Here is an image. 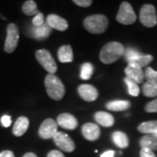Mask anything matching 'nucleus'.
I'll list each match as a JSON object with an SVG mask.
<instances>
[{
	"label": "nucleus",
	"instance_id": "f257e3e1",
	"mask_svg": "<svg viewBox=\"0 0 157 157\" xmlns=\"http://www.w3.org/2000/svg\"><path fill=\"white\" fill-rule=\"evenodd\" d=\"M125 48L119 42H109L104 45L100 52V59L104 64H112L124 55Z\"/></svg>",
	"mask_w": 157,
	"mask_h": 157
},
{
	"label": "nucleus",
	"instance_id": "f03ea898",
	"mask_svg": "<svg viewBox=\"0 0 157 157\" xmlns=\"http://www.w3.org/2000/svg\"><path fill=\"white\" fill-rule=\"evenodd\" d=\"M45 86L48 96L54 101L62 100L66 94L65 86L55 74L48 73L46 75L45 78Z\"/></svg>",
	"mask_w": 157,
	"mask_h": 157
},
{
	"label": "nucleus",
	"instance_id": "7ed1b4c3",
	"mask_svg": "<svg viewBox=\"0 0 157 157\" xmlns=\"http://www.w3.org/2000/svg\"><path fill=\"white\" fill-rule=\"evenodd\" d=\"M83 25L87 32L93 34H101L106 32L108 26V19L105 15L95 14L86 17Z\"/></svg>",
	"mask_w": 157,
	"mask_h": 157
},
{
	"label": "nucleus",
	"instance_id": "20e7f679",
	"mask_svg": "<svg viewBox=\"0 0 157 157\" xmlns=\"http://www.w3.org/2000/svg\"><path fill=\"white\" fill-rule=\"evenodd\" d=\"M35 56L38 62L41 65V67H43L47 73L50 74H54L56 73L58 67L55 59L52 56L49 51L45 49L38 50L35 52Z\"/></svg>",
	"mask_w": 157,
	"mask_h": 157
},
{
	"label": "nucleus",
	"instance_id": "39448f33",
	"mask_svg": "<svg viewBox=\"0 0 157 157\" xmlns=\"http://www.w3.org/2000/svg\"><path fill=\"white\" fill-rule=\"evenodd\" d=\"M7 35H6V42L4 50L7 53H11L17 48L18 40H19V30L17 25L15 24H9L7 26Z\"/></svg>",
	"mask_w": 157,
	"mask_h": 157
},
{
	"label": "nucleus",
	"instance_id": "423d86ee",
	"mask_svg": "<svg viewBox=\"0 0 157 157\" xmlns=\"http://www.w3.org/2000/svg\"><path fill=\"white\" fill-rule=\"evenodd\" d=\"M136 18L137 17L132 6L128 2H122L118 11L116 20L122 25H129L134 24L136 21Z\"/></svg>",
	"mask_w": 157,
	"mask_h": 157
},
{
	"label": "nucleus",
	"instance_id": "0eeeda50",
	"mask_svg": "<svg viewBox=\"0 0 157 157\" xmlns=\"http://www.w3.org/2000/svg\"><path fill=\"white\" fill-rule=\"evenodd\" d=\"M140 21L146 27H154L157 24L155 7L153 5H145L140 8Z\"/></svg>",
	"mask_w": 157,
	"mask_h": 157
},
{
	"label": "nucleus",
	"instance_id": "6e6552de",
	"mask_svg": "<svg viewBox=\"0 0 157 157\" xmlns=\"http://www.w3.org/2000/svg\"><path fill=\"white\" fill-rule=\"evenodd\" d=\"M58 132V124L53 119H46L40 125L39 129V135L42 139L53 138Z\"/></svg>",
	"mask_w": 157,
	"mask_h": 157
},
{
	"label": "nucleus",
	"instance_id": "1a4fd4ad",
	"mask_svg": "<svg viewBox=\"0 0 157 157\" xmlns=\"http://www.w3.org/2000/svg\"><path fill=\"white\" fill-rule=\"evenodd\" d=\"M53 141L59 148L62 151L71 153L75 149V144L70 136L63 132H57V134L53 136Z\"/></svg>",
	"mask_w": 157,
	"mask_h": 157
},
{
	"label": "nucleus",
	"instance_id": "9d476101",
	"mask_svg": "<svg viewBox=\"0 0 157 157\" xmlns=\"http://www.w3.org/2000/svg\"><path fill=\"white\" fill-rule=\"evenodd\" d=\"M124 72L128 78L134 80L137 84L142 83L145 78V73L143 72L142 68L135 64H128Z\"/></svg>",
	"mask_w": 157,
	"mask_h": 157
},
{
	"label": "nucleus",
	"instance_id": "9b49d317",
	"mask_svg": "<svg viewBox=\"0 0 157 157\" xmlns=\"http://www.w3.org/2000/svg\"><path fill=\"white\" fill-rule=\"evenodd\" d=\"M78 93L84 101L88 102L96 101L99 96L98 90L94 86L88 84L80 85L78 87Z\"/></svg>",
	"mask_w": 157,
	"mask_h": 157
},
{
	"label": "nucleus",
	"instance_id": "f8f14e48",
	"mask_svg": "<svg viewBox=\"0 0 157 157\" xmlns=\"http://www.w3.org/2000/svg\"><path fill=\"white\" fill-rule=\"evenodd\" d=\"M57 124L63 128L73 130L78 127V121L73 114L64 113L57 117Z\"/></svg>",
	"mask_w": 157,
	"mask_h": 157
},
{
	"label": "nucleus",
	"instance_id": "ddd939ff",
	"mask_svg": "<svg viewBox=\"0 0 157 157\" xmlns=\"http://www.w3.org/2000/svg\"><path fill=\"white\" fill-rule=\"evenodd\" d=\"M82 134L86 140L94 141L98 140L101 135V129L97 124L86 123L82 127Z\"/></svg>",
	"mask_w": 157,
	"mask_h": 157
},
{
	"label": "nucleus",
	"instance_id": "4468645a",
	"mask_svg": "<svg viewBox=\"0 0 157 157\" xmlns=\"http://www.w3.org/2000/svg\"><path fill=\"white\" fill-rule=\"evenodd\" d=\"M46 24L50 26L51 28L58 30L59 32H64L68 28L67 21L55 14H50L46 17Z\"/></svg>",
	"mask_w": 157,
	"mask_h": 157
},
{
	"label": "nucleus",
	"instance_id": "2eb2a0df",
	"mask_svg": "<svg viewBox=\"0 0 157 157\" xmlns=\"http://www.w3.org/2000/svg\"><path fill=\"white\" fill-rule=\"evenodd\" d=\"M29 120L27 117L25 116H20L17 119L16 122L14 123L13 128H12V133L13 135L17 137L22 136L25 134L29 128Z\"/></svg>",
	"mask_w": 157,
	"mask_h": 157
},
{
	"label": "nucleus",
	"instance_id": "dca6fc26",
	"mask_svg": "<svg viewBox=\"0 0 157 157\" xmlns=\"http://www.w3.org/2000/svg\"><path fill=\"white\" fill-rule=\"evenodd\" d=\"M94 119L97 121V123H99L102 127H105V128H110L114 124L113 116L107 112L100 111V112L95 113Z\"/></svg>",
	"mask_w": 157,
	"mask_h": 157
},
{
	"label": "nucleus",
	"instance_id": "f3484780",
	"mask_svg": "<svg viewBox=\"0 0 157 157\" xmlns=\"http://www.w3.org/2000/svg\"><path fill=\"white\" fill-rule=\"evenodd\" d=\"M141 148H147L151 151L157 150V135L155 134H148L141 137L140 140Z\"/></svg>",
	"mask_w": 157,
	"mask_h": 157
},
{
	"label": "nucleus",
	"instance_id": "a211bd4d",
	"mask_svg": "<svg viewBox=\"0 0 157 157\" xmlns=\"http://www.w3.org/2000/svg\"><path fill=\"white\" fill-rule=\"evenodd\" d=\"M58 58L62 63H70L73 60V52L71 45H62L58 51Z\"/></svg>",
	"mask_w": 157,
	"mask_h": 157
},
{
	"label": "nucleus",
	"instance_id": "6ab92c4d",
	"mask_svg": "<svg viewBox=\"0 0 157 157\" xmlns=\"http://www.w3.org/2000/svg\"><path fill=\"white\" fill-rule=\"evenodd\" d=\"M131 107V103L128 101H113L106 104V107L110 111L120 112L125 111Z\"/></svg>",
	"mask_w": 157,
	"mask_h": 157
},
{
	"label": "nucleus",
	"instance_id": "aec40b11",
	"mask_svg": "<svg viewBox=\"0 0 157 157\" xmlns=\"http://www.w3.org/2000/svg\"><path fill=\"white\" fill-rule=\"evenodd\" d=\"M112 139L115 145L121 148H126L129 145V140L128 135L121 131H115L112 135Z\"/></svg>",
	"mask_w": 157,
	"mask_h": 157
},
{
	"label": "nucleus",
	"instance_id": "412c9836",
	"mask_svg": "<svg viewBox=\"0 0 157 157\" xmlns=\"http://www.w3.org/2000/svg\"><path fill=\"white\" fill-rule=\"evenodd\" d=\"M153 59H154V57L152 56V55H149V54H147V55L141 54L140 56L129 59L127 61L128 62V64H135V65H137L140 67L142 68L144 67H147L148 64H150L153 61Z\"/></svg>",
	"mask_w": 157,
	"mask_h": 157
},
{
	"label": "nucleus",
	"instance_id": "4be33fe9",
	"mask_svg": "<svg viewBox=\"0 0 157 157\" xmlns=\"http://www.w3.org/2000/svg\"><path fill=\"white\" fill-rule=\"evenodd\" d=\"M138 131L140 133L148 135V134H155L157 131V121H150L142 122L138 126Z\"/></svg>",
	"mask_w": 157,
	"mask_h": 157
},
{
	"label": "nucleus",
	"instance_id": "5701e85b",
	"mask_svg": "<svg viewBox=\"0 0 157 157\" xmlns=\"http://www.w3.org/2000/svg\"><path fill=\"white\" fill-rule=\"evenodd\" d=\"M143 94L146 97H156L157 96V82L147 80L142 86Z\"/></svg>",
	"mask_w": 157,
	"mask_h": 157
},
{
	"label": "nucleus",
	"instance_id": "b1692460",
	"mask_svg": "<svg viewBox=\"0 0 157 157\" xmlns=\"http://www.w3.org/2000/svg\"><path fill=\"white\" fill-rule=\"evenodd\" d=\"M22 11L27 16H36L40 13V11L37 7L36 2L33 0H28L24 3L22 6Z\"/></svg>",
	"mask_w": 157,
	"mask_h": 157
},
{
	"label": "nucleus",
	"instance_id": "393cba45",
	"mask_svg": "<svg viewBox=\"0 0 157 157\" xmlns=\"http://www.w3.org/2000/svg\"><path fill=\"white\" fill-rule=\"evenodd\" d=\"M94 71V67L93 66V64L86 62L82 66H81V70H80V78L84 80L90 79Z\"/></svg>",
	"mask_w": 157,
	"mask_h": 157
},
{
	"label": "nucleus",
	"instance_id": "a878e982",
	"mask_svg": "<svg viewBox=\"0 0 157 157\" xmlns=\"http://www.w3.org/2000/svg\"><path fill=\"white\" fill-rule=\"evenodd\" d=\"M124 81H125V83L128 86V94L130 95L135 96V97L139 95V94H140V87H139V86H138V84L136 82H135L132 79H130L128 77H126V78H124Z\"/></svg>",
	"mask_w": 157,
	"mask_h": 157
},
{
	"label": "nucleus",
	"instance_id": "bb28decb",
	"mask_svg": "<svg viewBox=\"0 0 157 157\" xmlns=\"http://www.w3.org/2000/svg\"><path fill=\"white\" fill-rule=\"evenodd\" d=\"M35 32V36L36 38H41V39H45L47 36H49L52 32V28L48 25H43L40 27H35L34 29Z\"/></svg>",
	"mask_w": 157,
	"mask_h": 157
},
{
	"label": "nucleus",
	"instance_id": "cd10ccee",
	"mask_svg": "<svg viewBox=\"0 0 157 157\" xmlns=\"http://www.w3.org/2000/svg\"><path fill=\"white\" fill-rule=\"evenodd\" d=\"M145 78L147 80L157 82V71H155L151 67H147L145 70Z\"/></svg>",
	"mask_w": 157,
	"mask_h": 157
},
{
	"label": "nucleus",
	"instance_id": "c85d7f7f",
	"mask_svg": "<svg viewBox=\"0 0 157 157\" xmlns=\"http://www.w3.org/2000/svg\"><path fill=\"white\" fill-rule=\"evenodd\" d=\"M141 55L140 52L136 51L134 48H128L127 50H125V52H124V56L126 58V59L128 60L129 59H132V58H135V57L140 56Z\"/></svg>",
	"mask_w": 157,
	"mask_h": 157
},
{
	"label": "nucleus",
	"instance_id": "c756f323",
	"mask_svg": "<svg viewBox=\"0 0 157 157\" xmlns=\"http://www.w3.org/2000/svg\"><path fill=\"white\" fill-rule=\"evenodd\" d=\"M45 22V18H44V15L43 13H39L38 15L34 16L33 19V24L35 27H40L44 25Z\"/></svg>",
	"mask_w": 157,
	"mask_h": 157
},
{
	"label": "nucleus",
	"instance_id": "7c9ffc66",
	"mask_svg": "<svg viewBox=\"0 0 157 157\" xmlns=\"http://www.w3.org/2000/svg\"><path fill=\"white\" fill-rule=\"evenodd\" d=\"M145 111L147 113H157V99L147 104L145 106Z\"/></svg>",
	"mask_w": 157,
	"mask_h": 157
},
{
	"label": "nucleus",
	"instance_id": "2f4dec72",
	"mask_svg": "<svg viewBox=\"0 0 157 157\" xmlns=\"http://www.w3.org/2000/svg\"><path fill=\"white\" fill-rule=\"evenodd\" d=\"M73 3L76 6H80V7H89L93 4V1H91V0H73Z\"/></svg>",
	"mask_w": 157,
	"mask_h": 157
},
{
	"label": "nucleus",
	"instance_id": "473e14b6",
	"mask_svg": "<svg viewBox=\"0 0 157 157\" xmlns=\"http://www.w3.org/2000/svg\"><path fill=\"white\" fill-rule=\"evenodd\" d=\"M140 157H156L154 151L147 148H141L140 151Z\"/></svg>",
	"mask_w": 157,
	"mask_h": 157
},
{
	"label": "nucleus",
	"instance_id": "72a5a7b5",
	"mask_svg": "<svg viewBox=\"0 0 157 157\" xmlns=\"http://www.w3.org/2000/svg\"><path fill=\"white\" fill-rule=\"evenodd\" d=\"M1 123L5 127V128H8L10 127V125L11 123V119L9 115H4L3 117L1 118Z\"/></svg>",
	"mask_w": 157,
	"mask_h": 157
},
{
	"label": "nucleus",
	"instance_id": "f704fd0d",
	"mask_svg": "<svg viewBox=\"0 0 157 157\" xmlns=\"http://www.w3.org/2000/svg\"><path fill=\"white\" fill-rule=\"evenodd\" d=\"M47 157H65V155L59 150H52L48 153Z\"/></svg>",
	"mask_w": 157,
	"mask_h": 157
},
{
	"label": "nucleus",
	"instance_id": "c9c22d12",
	"mask_svg": "<svg viewBox=\"0 0 157 157\" xmlns=\"http://www.w3.org/2000/svg\"><path fill=\"white\" fill-rule=\"evenodd\" d=\"M0 157H15V155L11 150H4L0 153Z\"/></svg>",
	"mask_w": 157,
	"mask_h": 157
},
{
	"label": "nucleus",
	"instance_id": "e433bc0d",
	"mask_svg": "<svg viewBox=\"0 0 157 157\" xmlns=\"http://www.w3.org/2000/svg\"><path fill=\"white\" fill-rule=\"evenodd\" d=\"M114 155V151L113 150H108L103 153L101 155V157H113Z\"/></svg>",
	"mask_w": 157,
	"mask_h": 157
},
{
	"label": "nucleus",
	"instance_id": "4c0bfd02",
	"mask_svg": "<svg viewBox=\"0 0 157 157\" xmlns=\"http://www.w3.org/2000/svg\"><path fill=\"white\" fill-rule=\"evenodd\" d=\"M23 157H38V156H37V155H36V154L32 153V152H29V153H26L25 155H24V156Z\"/></svg>",
	"mask_w": 157,
	"mask_h": 157
},
{
	"label": "nucleus",
	"instance_id": "58836bf2",
	"mask_svg": "<svg viewBox=\"0 0 157 157\" xmlns=\"http://www.w3.org/2000/svg\"><path fill=\"white\" fill-rule=\"evenodd\" d=\"M155 135H157V131H156V132H155Z\"/></svg>",
	"mask_w": 157,
	"mask_h": 157
}]
</instances>
